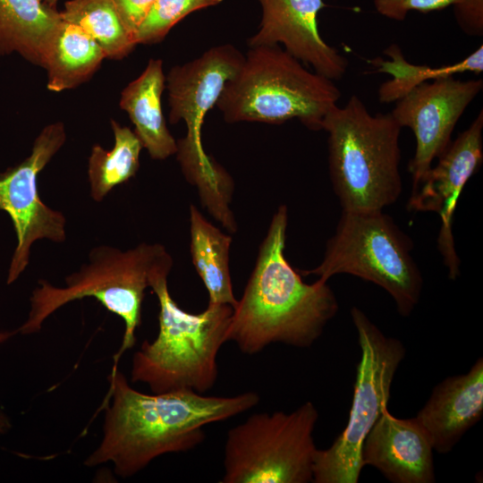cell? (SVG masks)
Here are the masks:
<instances>
[{
    "mask_svg": "<svg viewBox=\"0 0 483 483\" xmlns=\"http://www.w3.org/2000/svg\"><path fill=\"white\" fill-rule=\"evenodd\" d=\"M98 446L84 464L94 467L112 462L114 473L129 478L156 458L188 452L206 438V425L233 418L255 407L259 395L253 391L233 396H210L182 389L145 394L132 388L113 367Z\"/></svg>",
    "mask_w": 483,
    "mask_h": 483,
    "instance_id": "cell-1",
    "label": "cell"
},
{
    "mask_svg": "<svg viewBox=\"0 0 483 483\" xmlns=\"http://www.w3.org/2000/svg\"><path fill=\"white\" fill-rule=\"evenodd\" d=\"M287 208L282 205L272 217L243 294L233 308L226 342H234L245 354L258 353L273 343L308 348L339 309L327 282H303L287 261Z\"/></svg>",
    "mask_w": 483,
    "mask_h": 483,
    "instance_id": "cell-2",
    "label": "cell"
},
{
    "mask_svg": "<svg viewBox=\"0 0 483 483\" xmlns=\"http://www.w3.org/2000/svg\"><path fill=\"white\" fill-rule=\"evenodd\" d=\"M172 264L167 253L149 274L159 303L158 334L134 352L131 381L147 384L154 394L182 389L204 394L217 379V354L226 343L233 307L208 303L198 314L182 309L167 287Z\"/></svg>",
    "mask_w": 483,
    "mask_h": 483,
    "instance_id": "cell-3",
    "label": "cell"
},
{
    "mask_svg": "<svg viewBox=\"0 0 483 483\" xmlns=\"http://www.w3.org/2000/svg\"><path fill=\"white\" fill-rule=\"evenodd\" d=\"M401 129L391 113L373 115L355 95L326 115L330 180L343 211L383 210L398 199Z\"/></svg>",
    "mask_w": 483,
    "mask_h": 483,
    "instance_id": "cell-4",
    "label": "cell"
},
{
    "mask_svg": "<svg viewBox=\"0 0 483 483\" xmlns=\"http://www.w3.org/2000/svg\"><path fill=\"white\" fill-rule=\"evenodd\" d=\"M340 97L334 80L308 70L279 45L257 46L250 47L216 106L227 123L281 124L298 119L319 131Z\"/></svg>",
    "mask_w": 483,
    "mask_h": 483,
    "instance_id": "cell-5",
    "label": "cell"
},
{
    "mask_svg": "<svg viewBox=\"0 0 483 483\" xmlns=\"http://www.w3.org/2000/svg\"><path fill=\"white\" fill-rule=\"evenodd\" d=\"M243 60L244 55L233 45L216 46L192 61L174 66L165 77L169 121L174 124L182 120L187 127L186 136L177 141V160L186 179L198 187L204 207L229 231L236 227L229 208L233 184L228 174L206 154L201 128L207 113Z\"/></svg>",
    "mask_w": 483,
    "mask_h": 483,
    "instance_id": "cell-6",
    "label": "cell"
},
{
    "mask_svg": "<svg viewBox=\"0 0 483 483\" xmlns=\"http://www.w3.org/2000/svg\"><path fill=\"white\" fill-rule=\"evenodd\" d=\"M167 254L161 244L140 243L122 251L110 246L94 248L89 262L65 277V286L56 287L39 280L30 297L27 320L16 330L1 336L0 340L15 333L30 335L40 331L44 321L59 308L85 297H93L108 311L120 317L124 323L121 347L114 357L116 367L122 354L136 343V330L141 323V309L145 289L153 267Z\"/></svg>",
    "mask_w": 483,
    "mask_h": 483,
    "instance_id": "cell-7",
    "label": "cell"
},
{
    "mask_svg": "<svg viewBox=\"0 0 483 483\" xmlns=\"http://www.w3.org/2000/svg\"><path fill=\"white\" fill-rule=\"evenodd\" d=\"M412 250L411 238L383 210H343L323 260L301 274L315 275L325 282L338 274L358 276L386 290L398 313L408 317L419 303L423 288Z\"/></svg>",
    "mask_w": 483,
    "mask_h": 483,
    "instance_id": "cell-8",
    "label": "cell"
},
{
    "mask_svg": "<svg viewBox=\"0 0 483 483\" xmlns=\"http://www.w3.org/2000/svg\"><path fill=\"white\" fill-rule=\"evenodd\" d=\"M318 412L311 402L296 410L258 412L230 428L222 483H308L318 451Z\"/></svg>",
    "mask_w": 483,
    "mask_h": 483,
    "instance_id": "cell-9",
    "label": "cell"
},
{
    "mask_svg": "<svg viewBox=\"0 0 483 483\" xmlns=\"http://www.w3.org/2000/svg\"><path fill=\"white\" fill-rule=\"evenodd\" d=\"M351 317L358 334L361 356L349 419L332 445L316 453L315 483H357L363 468V442L387 406L395 372L405 356L402 342L386 336L359 308Z\"/></svg>",
    "mask_w": 483,
    "mask_h": 483,
    "instance_id": "cell-10",
    "label": "cell"
},
{
    "mask_svg": "<svg viewBox=\"0 0 483 483\" xmlns=\"http://www.w3.org/2000/svg\"><path fill=\"white\" fill-rule=\"evenodd\" d=\"M66 140L61 122L48 124L36 138L30 155L0 172V210L6 212L15 230L17 245L11 259L7 284L16 281L29 264L31 245L39 239L65 240V217L40 199L37 179Z\"/></svg>",
    "mask_w": 483,
    "mask_h": 483,
    "instance_id": "cell-11",
    "label": "cell"
},
{
    "mask_svg": "<svg viewBox=\"0 0 483 483\" xmlns=\"http://www.w3.org/2000/svg\"><path fill=\"white\" fill-rule=\"evenodd\" d=\"M483 89L482 79L462 80L453 76L421 83L397 100L391 114L401 128H410L416 140L409 163L414 192L451 143L459 119Z\"/></svg>",
    "mask_w": 483,
    "mask_h": 483,
    "instance_id": "cell-12",
    "label": "cell"
},
{
    "mask_svg": "<svg viewBox=\"0 0 483 483\" xmlns=\"http://www.w3.org/2000/svg\"><path fill=\"white\" fill-rule=\"evenodd\" d=\"M482 130L480 110L470 126L437 157V165L429 169L407 204L411 211L439 214L442 225L437 246L453 280L460 275V259L452 232L453 216L465 184L482 165Z\"/></svg>",
    "mask_w": 483,
    "mask_h": 483,
    "instance_id": "cell-13",
    "label": "cell"
},
{
    "mask_svg": "<svg viewBox=\"0 0 483 483\" xmlns=\"http://www.w3.org/2000/svg\"><path fill=\"white\" fill-rule=\"evenodd\" d=\"M262 17L258 32L248 44L283 45L284 50L317 73L332 80L342 79L349 61L319 34L318 14L326 6L323 0H258Z\"/></svg>",
    "mask_w": 483,
    "mask_h": 483,
    "instance_id": "cell-14",
    "label": "cell"
},
{
    "mask_svg": "<svg viewBox=\"0 0 483 483\" xmlns=\"http://www.w3.org/2000/svg\"><path fill=\"white\" fill-rule=\"evenodd\" d=\"M433 451L415 417L398 419L386 406L363 442L361 462L363 467H375L393 483H432Z\"/></svg>",
    "mask_w": 483,
    "mask_h": 483,
    "instance_id": "cell-15",
    "label": "cell"
},
{
    "mask_svg": "<svg viewBox=\"0 0 483 483\" xmlns=\"http://www.w3.org/2000/svg\"><path fill=\"white\" fill-rule=\"evenodd\" d=\"M483 415V359L470 370L447 377L433 389L415 419L434 451L447 453Z\"/></svg>",
    "mask_w": 483,
    "mask_h": 483,
    "instance_id": "cell-16",
    "label": "cell"
},
{
    "mask_svg": "<svg viewBox=\"0 0 483 483\" xmlns=\"http://www.w3.org/2000/svg\"><path fill=\"white\" fill-rule=\"evenodd\" d=\"M165 88L163 61L150 59L142 73L123 89L119 103L134 124L143 148L151 158L158 160L177 152V141L166 126L162 110Z\"/></svg>",
    "mask_w": 483,
    "mask_h": 483,
    "instance_id": "cell-17",
    "label": "cell"
},
{
    "mask_svg": "<svg viewBox=\"0 0 483 483\" xmlns=\"http://www.w3.org/2000/svg\"><path fill=\"white\" fill-rule=\"evenodd\" d=\"M61 22L60 11L43 0H0V55L18 53L43 67Z\"/></svg>",
    "mask_w": 483,
    "mask_h": 483,
    "instance_id": "cell-18",
    "label": "cell"
},
{
    "mask_svg": "<svg viewBox=\"0 0 483 483\" xmlns=\"http://www.w3.org/2000/svg\"><path fill=\"white\" fill-rule=\"evenodd\" d=\"M104 58L103 50L89 35L62 20L43 65L47 89L60 92L79 86L89 80Z\"/></svg>",
    "mask_w": 483,
    "mask_h": 483,
    "instance_id": "cell-19",
    "label": "cell"
},
{
    "mask_svg": "<svg viewBox=\"0 0 483 483\" xmlns=\"http://www.w3.org/2000/svg\"><path fill=\"white\" fill-rule=\"evenodd\" d=\"M191 255L211 304L236 305L229 269L231 236L207 221L194 205L190 206Z\"/></svg>",
    "mask_w": 483,
    "mask_h": 483,
    "instance_id": "cell-20",
    "label": "cell"
},
{
    "mask_svg": "<svg viewBox=\"0 0 483 483\" xmlns=\"http://www.w3.org/2000/svg\"><path fill=\"white\" fill-rule=\"evenodd\" d=\"M384 52L389 60L377 58L370 62L377 72L393 76L378 88V100L384 104L396 102L423 82L467 72L479 74L483 71V45L464 59L440 67L409 63L396 44H392Z\"/></svg>",
    "mask_w": 483,
    "mask_h": 483,
    "instance_id": "cell-21",
    "label": "cell"
},
{
    "mask_svg": "<svg viewBox=\"0 0 483 483\" xmlns=\"http://www.w3.org/2000/svg\"><path fill=\"white\" fill-rule=\"evenodd\" d=\"M114 145L111 150L96 144L89 158L90 195L101 201L115 186L133 177L140 167V154L143 146L134 131L111 120Z\"/></svg>",
    "mask_w": 483,
    "mask_h": 483,
    "instance_id": "cell-22",
    "label": "cell"
},
{
    "mask_svg": "<svg viewBox=\"0 0 483 483\" xmlns=\"http://www.w3.org/2000/svg\"><path fill=\"white\" fill-rule=\"evenodd\" d=\"M62 20L89 35L106 58L121 60L136 47L126 30L113 0H68L60 11Z\"/></svg>",
    "mask_w": 483,
    "mask_h": 483,
    "instance_id": "cell-23",
    "label": "cell"
},
{
    "mask_svg": "<svg viewBox=\"0 0 483 483\" xmlns=\"http://www.w3.org/2000/svg\"><path fill=\"white\" fill-rule=\"evenodd\" d=\"M223 0H155L135 36L138 44L162 41L189 14L219 4Z\"/></svg>",
    "mask_w": 483,
    "mask_h": 483,
    "instance_id": "cell-24",
    "label": "cell"
},
{
    "mask_svg": "<svg viewBox=\"0 0 483 483\" xmlns=\"http://www.w3.org/2000/svg\"><path fill=\"white\" fill-rule=\"evenodd\" d=\"M458 0H373L376 11L390 20L402 21L410 12L428 13L453 6Z\"/></svg>",
    "mask_w": 483,
    "mask_h": 483,
    "instance_id": "cell-25",
    "label": "cell"
},
{
    "mask_svg": "<svg viewBox=\"0 0 483 483\" xmlns=\"http://www.w3.org/2000/svg\"><path fill=\"white\" fill-rule=\"evenodd\" d=\"M457 25L468 36H483V0H458L453 6Z\"/></svg>",
    "mask_w": 483,
    "mask_h": 483,
    "instance_id": "cell-26",
    "label": "cell"
},
{
    "mask_svg": "<svg viewBox=\"0 0 483 483\" xmlns=\"http://www.w3.org/2000/svg\"><path fill=\"white\" fill-rule=\"evenodd\" d=\"M113 2L126 30L135 41L138 29L155 0H113Z\"/></svg>",
    "mask_w": 483,
    "mask_h": 483,
    "instance_id": "cell-27",
    "label": "cell"
},
{
    "mask_svg": "<svg viewBox=\"0 0 483 483\" xmlns=\"http://www.w3.org/2000/svg\"><path fill=\"white\" fill-rule=\"evenodd\" d=\"M12 428L9 417L0 411V434L7 433Z\"/></svg>",
    "mask_w": 483,
    "mask_h": 483,
    "instance_id": "cell-28",
    "label": "cell"
},
{
    "mask_svg": "<svg viewBox=\"0 0 483 483\" xmlns=\"http://www.w3.org/2000/svg\"><path fill=\"white\" fill-rule=\"evenodd\" d=\"M43 1H44L46 4H47L48 5L56 8V4H57V3H58L59 0H43Z\"/></svg>",
    "mask_w": 483,
    "mask_h": 483,
    "instance_id": "cell-29",
    "label": "cell"
}]
</instances>
